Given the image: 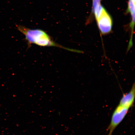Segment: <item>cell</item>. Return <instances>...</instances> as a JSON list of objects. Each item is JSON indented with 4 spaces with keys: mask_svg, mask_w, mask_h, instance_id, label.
Returning a JSON list of instances; mask_svg holds the SVG:
<instances>
[{
    "mask_svg": "<svg viewBox=\"0 0 135 135\" xmlns=\"http://www.w3.org/2000/svg\"><path fill=\"white\" fill-rule=\"evenodd\" d=\"M16 26L17 30L24 36L29 47L33 44L42 47H56L71 51L76 52L75 50L64 47L55 42L43 30L38 29H31L18 25H16Z\"/></svg>",
    "mask_w": 135,
    "mask_h": 135,
    "instance_id": "1",
    "label": "cell"
},
{
    "mask_svg": "<svg viewBox=\"0 0 135 135\" xmlns=\"http://www.w3.org/2000/svg\"><path fill=\"white\" fill-rule=\"evenodd\" d=\"M128 107L118 104L113 113L110 124L107 128V135H112L113 132L125 118L129 109Z\"/></svg>",
    "mask_w": 135,
    "mask_h": 135,
    "instance_id": "2",
    "label": "cell"
},
{
    "mask_svg": "<svg viewBox=\"0 0 135 135\" xmlns=\"http://www.w3.org/2000/svg\"><path fill=\"white\" fill-rule=\"evenodd\" d=\"M98 26L100 33L103 35L110 33L112 30V19L104 9L97 20Z\"/></svg>",
    "mask_w": 135,
    "mask_h": 135,
    "instance_id": "3",
    "label": "cell"
},
{
    "mask_svg": "<svg viewBox=\"0 0 135 135\" xmlns=\"http://www.w3.org/2000/svg\"><path fill=\"white\" fill-rule=\"evenodd\" d=\"M135 97V84L129 92L123 94L120 100L119 104L131 108L134 104Z\"/></svg>",
    "mask_w": 135,
    "mask_h": 135,
    "instance_id": "4",
    "label": "cell"
},
{
    "mask_svg": "<svg viewBox=\"0 0 135 135\" xmlns=\"http://www.w3.org/2000/svg\"><path fill=\"white\" fill-rule=\"evenodd\" d=\"M128 11L130 13L131 16V21L130 23V27L131 29V38L133 37V30L135 24V2L129 0L128 3Z\"/></svg>",
    "mask_w": 135,
    "mask_h": 135,
    "instance_id": "5",
    "label": "cell"
},
{
    "mask_svg": "<svg viewBox=\"0 0 135 135\" xmlns=\"http://www.w3.org/2000/svg\"><path fill=\"white\" fill-rule=\"evenodd\" d=\"M101 5V0H93V6L92 11H93L96 8Z\"/></svg>",
    "mask_w": 135,
    "mask_h": 135,
    "instance_id": "6",
    "label": "cell"
},
{
    "mask_svg": "<svg viewBox=\"0 0 135 135\" xmlns=\"http://www.w3.org/2000/svg\"><path fill=\"white\" fill-rule=\"evenodd\" d=\"M131 1H134V2H135V0H131Z\"/></svg>",
    "mask_w": 135,
    "mask_h": 135,
    "instance_id": "7",
    "label": "cell"
}]
</instances>
